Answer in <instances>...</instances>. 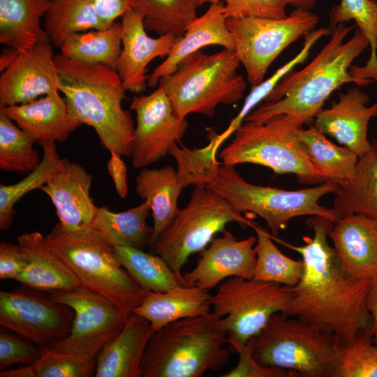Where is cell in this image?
<instances>
[{
    "mask_svg": "<svg viewBox=\"0 0 377 377\" xmlns=\"http://www.w3.org/2000/svg\"><path fill=\"white\" fill-rule=\"evenodd\" d=\"M306 224L313 235L302 237L304 245L295 246L272 237L299 253L304 263L300 281L289 287L291 297L283 313L333 336L340 346H346L360 332L371 331L367 297L372 279L353 277L343 269L327 242L334 222L316 215L310 216Z\"/></svg>",
    "mask_w": 377,
    "mask_h": 377,
    "instance_id": "1",
    "label": "cell"
},
{
    "mask_svg": "<svg viewBox=\"0 0 377 377\" xmlns=\"http://www.w3.org/2000/svg\"><path fill=\"white\" fill-rule=\"evenodd\" d=\"M212 147L190 149L185 154L184 170L188 185L207 184L240 212L253 213L267 223L274 237H278L290 221L302 216H320L334 223L339 219L332 208L319 204L320 199L336 193L340 185L325 181L295 191L252 184L235 170V165L219 162Z\"/></svg>",
    "mask_w": 377,
    "mask_h": 377,
    "instance_id": "2",
    "label": "cell"
},
{
    "mask_svg": "<svg viewBox=\"0 0 377 377\" xmlns=\"http://www.w3.org/2000/svg\"><path fill=\"white\" fill-rule=\"evenodd\" d=\"M353 26L337 24L331 38L318 54L300 71H291L256 110L244 119L263 124L271 117L288 114L308 123L323 109L330 96L342 85L354 83L367 86L373 81L360 77L354 72L353 61L369 47V43L360 30L343 42Z\"/></svg>",
    "mask_w": 377,
    "mask_h": 377,
    "instance_id": "3",
    "label": "cell"
},
{
    "mask_svg": "<svg viewBox=\"0 0 377 377\" xmlns=\"http://www.w3.org/2000/svg\"><path fill=\"white\" fill-rule=\"evenodd\" d=\"M54 59L59 91L73 122L77 128L82 124L91 126L109 152L131 156L135 126L131 113L122 107L126 91L117 71L61 54Z\"/></svg>",
    "mask_w": 377,
    "mask_h": 377,
    "instance_id": "4",
    "label": "cell"
},
{
    "mask_svg": "<svg viewBox=\"0 0 377 377\" xmlns=\"http://www.w3.org/2000/svg\"><path fill=\"white\" fill-rule=\"evenodd\" d=\"M224 317L206 315L175 320L156 331L147 346L142 377H200L228 364Z\"/></svg>",
    "mask_w": 377,
    "mask_h": 377,
    "instance_id": "5",
    "label": "cell"
},
{
    "mask_svg": "<svg viewBox=\"0 0 377 377\" xmlns=\"http://www.w3.org/2000/svg\"><path fill=\"white\" fill-rule=\"evenodd\" d=\"M45 237L47 246L71 269L82 288L107 297L126 316L142 303L147 292L97 230L71 232L58 222Z\"/></svg>",
    "mask_w": 377,
    "mask_h": 377,
    "instance_id": "6",
    "label": "cell"
},
{
    "mask_svg": "<svg viewBox=\"0 0 377 377\" xmlns=\"http://www.w3.org/2000/svg\"><path fill=\"white\" fill-rule=\"evenodd\" d=\"M240 64L233 50L212 54L198 50L183 59L174 72L161 77L158 86L177 117L196 113L210 117L219 105L233 104L243 98L246 82L237 73Z\"/></svg>",
    "mask_w": 377,
    "mask_h": 377,
    "instance_id": "7",
    "label": "cell"
},
{
    "mask_svg": "<svg viewBox=\"0 0 377 377\" xmlns=\"http://www.w3.org/2000/svg\"><path fill=\"white\" fill-rule=\"evenodd\" d=\"M304 124L302 119L288 114L274 116L263 124L244 121L219 157L223 164L253 163L277 174L295 175L302 184H321L325 182L323 175L297 135Z\"/></svg>",
    "mask_w": 377,
    "mask_h": 377,
    "instance_id": "8",
    "label": "cell"
},
{
    "mask_svg": "<svg viewBox=\"0 0 377 377\" xmlns=\"http://www.w3.org/2000/svg\"><path fill=\"white\" fill-rule=\"evenodd\" d=\"M254 356L261 365L287 370L295 376L334 377L341 346L333 336L276 313L257 335Z\"/></svg>",
    "mask_w": 377,
    "mask_h": 377,
    "instance_id": "9",
    "label": "cell"
},
{
    "mask_svg": "<svg viewBox=\"0 0 377 377\" xmlns=\"http://www.w3.org/2000/svg\"><path fill=\"white\" fill-rule=\"evenodd\" d=\"M231 222L252 228L258 225L209 185H195L188 203L179 209L149 252L162 257L182 283V270L188 258L203 251Z\"/></svg>",
    "mask_w": 377,
    "mask_h": 377,
    "instance_id": "10",
    "label": "cell"
},
{
    "mask_svg": "<svg viewBox=\"0 0 377 377\" xmlns=\"http://www.w3.org/2000/svg\"><path fill=\"white\" fill-rule=\"evenodd\" d=\"M318 22L311 10L299 8L281 19L228 18L235 52L251 87L264 80L269 67L283 50L313 31Z\"/></svg>",
    "mask_w": 377,
    "mask_h": 377,
    "instance_id": "11",
    "label": "cell"
},
{
    "mask_svg": "<svg viewBox=\"0 0 377 377\" xmlns=\"http://www.w3.org/2000/svg\"><path fill=\"white\" fill-rule=\"evenodd\" d=\"M290 297V288L279 283L230 277L212 295V311L226 318L228 337L246 343L273 314L285 312Z\"/></svg>",
    "mask_w": 377,
    "mask_h": 377,
    "instance_id": "12",
    "label": "cell"
},
{
    "mask_svg": "<svg viewBox=\"0 0 377 377\" xmlns=\"http://www.w3.org/2000/svg\"><path fill=\"white\" fill-rule=\"evenodd\" d=\"M46 293L75 312L70 333L50 346L54 350L96 359L104 346L121 331L128 317L107 297L82 287Z\"/></svg>",
    "mask_w": 377,
    "mask_h": 377,
    "instance_id": "13",
    "label": "cell"
},
{
    "mask_svg": "<svg viewBox=\"0 0 377 377\" xmlns=\"http://www.w3.org/2000/svg\"><path fill=\"white\" fill-rule=\"evenodd\" d=\"M32 288L0 291V325L37 345L50 347L70 333L75 312Z\"/></svg>",
    "mask_w": 377,
    "mask_h": 377,
    "instance_id": "14",
    "label": "cell"
},
{
    "mask_svg": "<svg viewBox=\"0 0 377 377\" xmlns=\"http://www.w3.org/2000/svg\"><path fill=\"white\" fill-rule=\"evenodd\" d=\"M136 114L132 165L142 168L170 154L188 128L186 118L174 112L170 99L158 86L149 95L134 96L130 106Z\"/></svg>",
    "mask_w": 377,
    "mask_h": 377,
    "instance_id": "15",
    "label": "cell"
},
{
    "mask_svg": "<svg viewBox=\"0 0 377 377\" xmlns=\"http://www.w3.org/2000/svg\"><path fill=\"white\" fill-rule=\"evenodd\" d=\"M49 39L34 47L17 51L0 76V107L29 103L60 91V82Z\"/></svg>",
    "mask_w": 377,
    "mask_h": 377,
    "instance_id": "16",
    "label": "cell"
},
{
    "mask_svg": "<svg viewBox=\"0 0 377 377\" xmlns=\"http://www.w3.org/2000/svg\"><path fill=\"white\" fill-rule=\"evenodd\" d=\"M256 237L239 240L228 230L214 237L200 253L197 265L182 275V285L209 290L230 277L253 279Z\"/></svg>",
    "mask_w": 377,
    "mask_h": 377,
    "instance_id": "17",
    "label": "cell"
},
{
    "mask_svg": "<svg viewBox=\"0 0 377 377\" xmlns=\"http://www.w3.org/2000/svg\"><path fill=\"white\" fill-rule=\"evenodd\" d=\"M92 180L81 165L62 158L55 172L40 188L54 205L64 230L92 228L98 210L90 196Z\"/></svg>",
    "mask_w": 377,
    "mask_h": 377,
    "instance_id": "18",
    "label": "cell"
},
{
    "mask_svg": "<svg viewBox=\"0 0 377 377\" xmlns=\"http://www.w3.org/2000/svg\"><path fill=\"white\" fill-rule=\"evenodd\" d=\"M121 24L122 49L117 71L126 91L140 94L147 87V65L156 57H167L182 36L169 34L149 36L143 16L133 8L124 14Z\"/></svg>",
    "mask_w": 377,
    "mask_h": 377,
    "instance_id": "19",
    "label": "cell"
},
{
    "mask_svg": "<svg viewBox=\"0 0 377 377\" xmlns=\"http://www.w3.org/2000/svg\"><path fill=\"white\" fill-rule=\"evenodd\" d=\"M369 101V96L359 87L350 88L316 115L313 126L360 157L371 147L368 125L377 117V101L368 106Z\"/></svg>",
    "mask_w": 377,
    "mask_h": 377,
    "instance_id": "20",
    "label": "cell"
},
{
    "mask_svg": "<svg viewBox=\"0 0 377 377\" xmlns=\"http://www.w3.org/2000/svg\"><path fill=\"white\" fill-rule=\"evenodd\" d=\"M343 269L353 277L377 276V222L359 214L341 216L328 234Z\"/></svg>",
    "mask_w": 377,
    "mask_h": 377,
    "instance_id": "21",
    "label": "cell"
},
{
    "mask_svg": "<svg viewBox=\"0 0 377 377\" xmlns=\"http://www.w3.org/2000/svg\"><path fill=\"white\" fill-rule=\"evenodd\" d=\"M223 2L210 4L206 12L186 28L166 59L148 75L147 86L156 87L159 79L175 71L186 57L208 45H216L235 50V42L227 27Z\"/></svg>",
    "mask_w": 377,
    "mask_h": 377,
    "instance_id": "22",
    "label": "cell"
},
{
    "mask_svg": "<svg viewBox=\"0 0 377 377\" xmlns=\"http://www.w3.org/2000/svg\"><path fill=\"white\" fill-rule=\"evenodd\" d=\"M59 92L25 104L0 107V110L35 142H63L77 127L69 116L65 98Z\"/></svg>",
    "mask_w": 377,
    "mask_h": 377,
    "instance_id": "23",
    "label": "cell"
},
{
    "mask_svg": "<svg viewBox=\"0 0 377 377\" xmlns=\"http://www.w3.org/2000/svg\"><path fill=\"white\" fill-rule=\"evenodd\" d=\"M154 331L145 318L132 313L121 331L96 357V377H142L141 365Z\"/></svg>",
    "mask_w": 377,
    "mask_h": 377,
    "instance_id": "24",
    "label": "cell"
},
{
    "mask_svg": "<svg viewBox=\"0 0 377 377\" xmlns=\"http://www.w3.org/2000/svg\"><path fill=\"white\" fill-rule=\"evenodd\" d=\"M17 240L28 260L17 281L44 292L68 291L82 287L71 269L47 246L40 232L24 233Z\"/></svg>",
    "mask_w": 377,
    "mask_h": 377,
    "instance_id": "25",
    "label": "cell"
},
{
    "mask_svg": "<svg viewBox=\"0 0 377 377\" xmlns=\"http://www.w3.org/2000/svg\"><path fill=\"white\" fill-rule=\"evenodd\" d=\"M208 290L180 285L164 293H146L133 313L146 318L154 332L175 320L212 311Z\"/></svg>",
    "mask_w": 377,
    "mask_h": 377,
    "instance_id": "26",
    "label": "cell"
},
{
    "mask_svg": "<svg viewBox=\"0 0 377 377\" xmlns=\"http://www.w3.org/2000/svg\"><path fill=\"white\" fill-rule=\"evenodd\" d=\"M184 187L177 171L170 165L145 167L136 176V194L149 203L152 213L151 245L179 212L177 201Z\"/></svg>",
    "mask_w": 377,
    "mask_h": 377,
    "instance_id": "27",
    "label": "cell"
},
{
    "mask_svg": "<svg viewBox=\"0 0 377 377\" xmlns=\"http://www.w3.org/2000/svg\"><path fill=\"white\" fill-rule=\"evenodd\" d=\"M49 0H0V43L22 52L48 39L40 25Z\"/></svg>",
    "mask_w": 377,
    "mask_h": 377,
    "instance_id": "28",
    "label": "cell"
},
{
    "mask_svg": "<svg viewBox=\"0 0 377 377\" xmlns=\"http://www.w3.org/2000/svg\"><path fill=\"white\" fill-rule=\"evenodd\" d=\"M335 194L332 208L339 218L359 214L377 222V139L359 157L353 177L340 185Z\"/></svg>",
    "mask_w": 377,
    "mask_h": 377,
    "instance_id": "29",
    "label": "cell"
},
{
    "mask_svg": "<svg viewBox=\"0 0 377 377\" xmlns=\"http://www.w3.org/2000/svg\"><path fill=\"white\" fill-rule=\"evenodd\" d=\"M151 207L147 201L121 212L98 207L92 228L113 246L144 250L152 244L153 227L147 223Z\"/></svg>",
    "mask_w": 377,
    "mask_h": 377,
    "instance_id": "30",
    "label": "cell"
},
{
    "mask_svg": "<svg viewBox=\"0 0 377 377\" xmlns=\"http://www.w3.org/2000/svg\"><path fill=\"white\" fill-rule=\"evenodd\" d=\"M298 140L312 163L320 170L325 181L339 185L354 175L358 156L346 147L331 142L314 126L297 131Z\"/></svg>",
    "mask_w": 377,
    "mask_h": 377,
    "instance_id": "31",
    "label": "cell"
},
{
    "mask_svg": "<svg viewBox=\"0 0 377 377\" xmlns=\"http://www.w3.org/2000/svg\"><path fill=\"white\" fill-rule=\"evenodd\" d=\"M122 49L121 24L70 36L59 47L63 56L91 64H101L115 71Z\"/></svg>",
    "mask_w": 377,
    "mask_h": 377,
    "instance_id": "32",
    "label": "cell"
},
{
    "mask_svg": "<svg viewBox=\"0 0 377 377\" xmlns=\"http://www.w3.org/2000/svg\"><path fill=\"white\" fill-rule=\"evenodd\" d=\"M44 31L53 46L59 48L75 33L105 27L90 0H49Z\"/></svg>",
    "mask_w": 377,
    "mask_h": 377,
    "instance_id": "33",
    "label": "cell"
},
{
    "mask_svg": "<svg viewBox=\"0 0 377 377\" xmlns=\"http://www.w3.org/2000/svg\"><path fill=\"white\" fill-rule=\"evenodd\" d=\"M114 247L121 265L146 292L164 293L182 285L160 256L133 247Z\"/></svg>",
    "mask_w": 377,
    "mask_h": 377,
    "instance_id": "34",
    "label": "cell"
},
{
    "mask_svg": "<svg viewBox=\"0 0 377 377\" xmlns=\"http://www.w3.org/2000/svg\"><path fill=\"white\" fill-rule=\"evenodd\" d=\"M199 6L198 0H133L132 8L143 16L146 30L182 37Z\"/></svg>",
    "mask_w": 377,
    "mask_h": 377,
    "instance_id": "35",
    "label": "cell"
},
{
    "mask_svg": "<svg viewBox=\"0 0 377 377\" xmlns=\"http://www.w3.org/2000/svg\"><path fill=\"white\" fill-rule=\"evenodd\" d=\"M330 34V30L326 28L314 29L309 33L305 36L303 47L298 54L278 68L268 79L251 87V90L246 96L240 111L231 120L228 127L221 134L219 135L211 130L209 131L208 135L209 140L212 142L215 151L217 152L221 144L235 132L242 124L245 118L251 112V110L267 98L280 80L287 73L293 71L296 66L304 62L314 44L322 37Z\"/></svg>",
    "mask_w": 377,
    "mask_h": 377,
    "instance_id": "36",
    "label": "cell"
},
{
    "mask_svg": "<svg viewBox=\"0 0 377 377\" xmlns=\"http://www.w3.org/2000/svg\"><path fill=\"white\" fill-rule=\"evenodd\" d=\"M253 229L256 233L253 279L288 287L296 286L303 274V261L294 260L281 253L272 242V235L258 224Z\"/></svg>",
    "mask_w": 377,
    "mask_h": 377,
    "instance_id": "37",
    "label": "cell"
},
{
    "mask_svg": "<svg viewBox=\"0 0 377 377\" xmlns=\"http://www.w3.org/2000/svg\"><path fill=\"white\" fill-rule=\"evenodd\" d=\"M43 156L39 164L20 182L0 185V229L8 230L15 216V204L29 192L40 189L61 163L55 142L40 144Z\"/></svg>",
    "mask_w": 377,
    "mask_h": 377,
    "instance_id": "38",
    "label": "cell"
},
{
    "mask_svg": "<svg viewBox=\"0 0 377 377\" xmlns=\"http://www.w3.org/2000/svg\"><path fill=\"white\" fill-rule=\"evenodd\" d=\"M330 27L354 20L367 38L370 57L364 66H357L359 75L377 82V1L341 0L329 13Z\"/></svg>",
    "mask_w": 377,
    "mask_h": 377,
    "instance_id": "39",
    "label": "cell"
},
{
    "mask_svg": "<svg viewBox=\"0 0 377 377\" xmlns=\"http://www.w3.org/2000/svg\"><path fill=\"white\" fill-rule=\"evenodd\" d=\"M35 142L0 110V168L6 172L28 174L40 162Z\"/></svg>",
    "mask_w": 377,
    "mask_h": 377,
    "instance_id": "40",
    "label": "cell"
},
{
    "mask_svg": "<svg viewBox=\"0 0 377 377\" xmlns=\"http://www.w3.org/2000/svg\"><path fill=\"white\" fill-rule=\"evenodd\" d=\"M334 377H377V345L371 331H362L346 346Z\"/></svg>",
    "mask_w": 377,
    "mask_h": 377,
    "instance_id": "41",
    "label": "cell"
},
{
    "mask_svg": "<svg viewBox=\"0 0 377 377\" xmlns=\"http://www.w3.org/2000/svg\"><path fill=\"white\" fill-rule=\"evenodd\" d=\"M34 365L37 377H91L95 376L96 359L44 346Z\"/></svg>",
    "mask_w": 377,
    "mask_h": 377,
    "instance_id": "42",
    "label": "cell"
},
{
    "mask_svg": "<svg viewBox=\"0 0 377 377\" xmlns=\"http://www.w3.org/2000/svg\"><path fill=\"white\" fill-rule=\"evenodd\" d=\"M257 336L246 343H241L227 336V343L239 355L237 364L222 377H295L287 370L261 365L254 356Z\"/></svg>",
    "mask_w": 377,
    "mask_h": 377,
    "instance_id": "43",
    "label": "cell"
},
{
    "mask_svg": "<svg viewBox=\"0 0 377 377\" xmlns=\"http://www.w3.org/2000/svg\"><path fill=\"white\" fill-rule=\"evenodd\" d=\"M42 347L15 332L0 331V370L14 364H34L40 357Z\"/></svg>",
    "mask_w": 377,
    "mask_h": 377,
    "instance_id": "44",
    "label": "cell"
},
{
    "mask_svg": "<svg viewBox=\"0 0 377 377\" xmlns=\"http://www.w3.org/2000/svg\"><path fill=\"white\" fill-rule=\"evenodd\" d=\"M292 0H223L227 18L249 17L281 19L286 17V8Z\"/></svg>",
    "mask_w": 377,
    "mask_h": 377,
    "instance_id": "45",
    "label": "cell"
},
{
    "mask_svg": "<svg viewBox=\"0 0 377 377\" xmlns=\"http://www.w3.org/2000/svg\"><path fill=\"white\" fill-rule=\"evenodd\" d=\"M28 260L20 245L2 241L0 243V279L16 280L27 266Z\"/></svg>",
    "mask_w": 377,
    "mask_h": 377,
    "instance_id": "46",
    "label": "cell"
},
{
    "mask_svg": "<svg viewBox=\"0 0 377 377\" xmlns=\"http://www.w3.org/2000/svg\"><path fill=\"white\" fill-rule=\"evenodd\" d=\"M105 27L132 8L133 0H90Z\"/></svg>",
    "mask_w": 377,
    "mask_h": 377,
    "instance_id": "47",
    "label": "cell"
},
{
    "mask_svg": "<svg viewBox=\"0 0 377 377\" xmlns=\"http://www.w3.org/2000/svg\"><path fill=\"white\" fill-rule=\"evenodd\" d=\"M110 157L108 161L107 168L110 174L115 190L118 195L122 198L126 197L128 193L127 169L121 158V156L117 151H110Z\"/></svg>",
    "mask_w": 377,
    "mask_h": 377,
    "instance_id": "48",
    "label": "cell"
},
{
    "mask_svg": "<svg viewBox=\"0 0 377 377\" xmlns=\"http://www.w3.org/2000/svg\"><path fill=\"white\" fill-rule=\"evenodd\" d=\"M367 307L371 317V332L377 345V276L371 281L367 297Z\"/></svg>",
    "mask_w": 377,
    "mask_h": 377,
    "instance_id": "49",
    "label": "cell"
},
{
    "mask_svg": "<svg viewBox=\"0 0 377 377\" xmlns=\"http://www.w3.org/2000/svg\"><path fill=\"white\" fill-rule=\"evenodd\" d=\"M0 377H37L34 364L0 371Z\"/></svg>",
    "mask_w": 377,
    "mask_h": 377,
    "instance_id": "50",
    "label": "cell"
},
{
    "mask_svg": "<svg viewBox=\"0 0 377 377\" xmlns=\"http://www.w3.org/2000/svg\"><path fill=\"white\" fill-rule=\"evenodd\" d=\"M318 0H292L290 6L305 10H312L316 6Z\"/></svg>",
    "mask_w": 377,
    "mask_h": 377,
    "instance_id": "51",
    "label": "cell"
},
{
    "mask_svg": "<svg viewBox=\"0 0 377 377\" xmlns=\"http://www.w3.org/2000/svg\"><path fill=\"white\" fill-rule=\"evenodd\" d=\"M223 1V0H198L200 6L203 5L205 3H209L210 4H212V3H220Z\"/></svg>",
    "mask_w": 377,
    "mask_h": 377,
    "instance_id": "52",
    "label": "cell"
}]
</instances>
